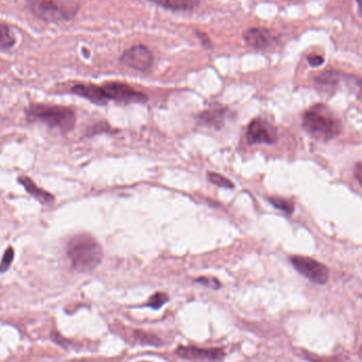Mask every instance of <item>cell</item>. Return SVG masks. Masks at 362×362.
Wrapping results in <instances>:
<instances>
[{
    "mask_svg": "<svg viewBox=\"0 0 362 362\" xmlns=\"http://www.w3.org/2000/svg\"><path fill=\"white\" fill-rule=\"evenodd\" d=\"M103 89L108 99L119 103H144L148 100L146 95L123 83H107L104 85Z\"/></svg>",
    "mask_w": 362,
    "mask_h": 362,
    "instance_id": "cell-7",
    "label": "cell"
},
{
    "mask_svg": "<svg viewBox=\"0 0 362 362\" xmlns=\"http://www.w3.org/2000/svg\"><path fill=\"white\" fill-rule=\"evenodd\" d=\"M208 178L213 185H217V187H225V189H232L234 187L233 183L228 178L223 177L221 174L214 173V172H210L208 174Z\"/></svg>",
    "mask_w": 362,
    "mask_h": 362,
    "instance_id": "cell-19",
    "label": "cell"
},
{
    "mask_svg": "<svg viewBox=\"0 0 362 362\" xmlns=\"http://www.w3.org/2000/svg\"><path fill=\"white\" fill-rule=\"evenodd\" d=\"M67 252L74 269L80 272H93L103 259L102 247L86 233L74 236L68 245Z\"/></svg>",
    "mask_w": 362,
    "mask_h": 362,
    "instance_id": "cell-1",
    "label": "cell"
},
{
    "mask_svg": "<svg viewBox=\"0 0 362 362\" xmlns=\"http://www.w3.org/2000/svg\"><path fill=\"white\" fill-rule=\"evenodd\" d=\"M346 80L348 81L349 86L356 93L357 98L362 102V81L356 76H346Z\"/></svg>",
    "mask_w": 362,
    "mask_h": 362,
    "instance_id": "cell-20",
    "label": "cell"
},
{
    "mask_svg": "<svg viewBox=\"0 0 362 362\" xmlns=\"http://www.w3.org/2000/svg\"><path fill=\"white\" fill-rule=\"evenodd\" d=\"M168 301H169V298H168L165 293H156L150 298L148 303H146V306L153 308V310H159V308H163Z\"/></svg>",
    "mask_w": 362,
    "mask_h": 362,
    "instance_id": "cell-18",
    "label": "cell"
},
{
    "mask_svg": "<svg viewBox=\"0 0 362 362\" xmlns=\"http://www.w3.org/2000/svg\"><path fill=\"white\" fill-rule=\"evenodd\" d=\"M176 353L181 358L193 361H221L225 357L223 349H202L192 346H180Z\"/></svg>",
    "mask_w": 362,
    "mask_h": 362,
    "instance_id": "cell-9",
    "label": "cell"
},
{
    "mask_svg": "<svg viewBox=\"0 0 362 362\" xmlns=\"http://www.w3.org/2000/svg\"><path fill=\"white\" fill-rule=\"evenodd\" d=\"M295 269L316 284H325L329 281V269L327 266L312 257L296 255L291 259Z\"/></svg>",
    "mask_w": 362,
    "mask_h": 362,
    "instance_id": "cell-5",
    "label": "cell"
},
{
    "mask_svg": "<svg viewBox=\"0 0 362 362\" xmlns=\"http://www.w3.org/2000/svg\"><path fill=\"white\" fill-rule=\"evenodd\" d=\"M157 6L173 11H189L199 4V0H148Z\"/></svg>",
    "mask_w": 362,
    "mask_h": 362,
    "instance_id": "cell-14",
    "label": "cell"
},
{
    "mask_svg": "<svg viewBox=\"0 0 362 362\" xmlns=\"http://www.w3.org/2000/svg\"><path fill=\"white\" fill-rule=\"evenodd\" d=\"M120 62L127 67L137 71H148L154 64L152 52L142 45L132 47L120 57Z\"/></svg>",
    "mask_w": 362,
    "mask_h": 362,
    "instance_id": "cell-6",
    "label": "cell"
},
{
    "mask_svg": "<svg viewBox=\"0 0 362 362\" xmlns=\"http://www.w3.org/2000/svg\"><path fill=\"white\" fill-rule=\"evenodd\" d=\"M15 44H16V40L11 32L10 28L0 23V49L8 50L14 47Z\"/></svg>",
    "mask_w": 362,
    "mask_h": 362,
    "instance_id": "cell-16",
    "label": "cell"
},
{
    "mask_svg": "<svg viewBox=\"0 0 362 362\" xmlns=\"http://www.w3.org/2000/svg\"><path fill=\"white\" fill-rule=\"evenodd\" d=\"M278 139L276 127H272L267 121L255 119L249 124L247 129V140L249 144H272Z\"/></svg>",
    "mask_w": 362,
    "mask_h": 362,
    "instance_id": "cell-8",
    "label": "cell"
},
{
    "mask_svg": "<svg viewBox=\"0 0 362 362\" xmlns=\"http://www.w3.org/2000/svg\"><path fill=\"white\" fill-rule=\"evenodd\" d=\"M269 202L274 208L279 209V210L283 211V212L287 213V214H291L293 210H295V206H293V202L285 199V198L270 197Z\"/></svg>",
    "mask_w": 362,
    "mask_h": 362,
    "instance_id": "cell-17",
    "label": "cell"
},
{
    "mask_svg": "<svg viewBox=\"0 0 362 362\" xmlns=\"http://www.w3.org/2000/svg\"><path fill=\"white\" fill-rule=\"evenodd\" d=\"M32 12L46 21L69 19L74 15L72 8L62 0H28Z\"/></svg>",
    "mask_w": 362,
    "mask_h": 362,
    "instance_id": "cell-4",
    "label": "cell"
},
{
    "mask_svg": "<svg viewBox=\"0 0 362 362\" xmlns=\"http://www.w3.org/2000/svg\"><path fill=\"white\" fill-rule=\"evenodd\" d=\"M28 120L40 121L51 127L70 132L76 124V115L64 106L32 105L27 112Z\"/></svg>",
    "mask_w": 362,
    "mask_h": 362,
    "instance_id": "cell-3",
    "label": "cell"
},
{
    "mask_svg": "<svg viewBox=\"0 0 362 362\" xmlns=\"http://www.w3.org/2000/svg\"><path fill=\"white\" fill-rule=\"evenodd\" d=\"M19 182L25 187L28 192H29L31 195H33L34 197L37 198L40 202H42V204H50L54 200V197L51 195L48 192L45 191V189H40L37 185L34 183V181L30 180L29 177H25V176H21L18 178Z\"/></svg>",
    "mask_w": 362,
    "mask_h": 362,
    "instance_id": "cell-13",
    "label": "cell"
},
{
    "mask_svg": "<svg viewBox=\"0 0 362 362\" xmlns=\"http://www.w3.org/2000/svg\"><path fill=\"white\" fill-rule=\"evenodd\" d=\"M308 62L312 67H318L325 63V59L320 55H310L308 57Z\"/></svg>",
    "mask_w": 362,
    "mask_h": 362,
    "instance_id": "cell-23",
    "label": "cell"
},
{
    "mask_svg": "<svg viewBox=\"0 0 362 362\" xmlns=\"http://www.w3.org/2000/svg\"><path fill=\"white\" fill-rule=\"evenodd\" d=\"M195 282L213 289H218L221 286L219 281L214 278H199L195 280Z\"/></svg>",
    "mask_w": 362,
    "mask_h": 362,
    "instance_id": "cell-22",
    "label": "cell"
},
{
    "mask_svg": "<svg viewBox=\"0 0 362 362\" xmlns=\"http://www.w3.org/2000/svg\"><path fill=\"white\" fill-rule=\"evenodd\" d=\"M303 127L313 137L322 141L334 139L341 133V123L323 104H317L305 112Z\"/></svg>",
    "mask_w": 362,
    "mask_h": 362,
    "instance_id": "cell-2",
    "label": "cell"
},
{
    "mask_svg": "<svg viewBox=\"0 0 362 362\" xmlns=\"http://www.w3.org/2000/svg\"><path fill=\"white\" fill-rule=\"evenodd\" d=\"M72 93L89 100L93 103L98 104V105H105L110 101L105 91H104L103 87L95 86V85H76L72 88Z\"/></svg>",
    "mask_w": 362,
    "mask_h": 362,
    "instance_id": "cell-11",
    "label": "cell"
},
{
    "mask_svg": "<svg viewBox=\"0 0 362 362\" xmlns=\"http://www.w3.org/2000/svg\"><path fill=\"white\" fill-rule=\"evenodd\" d=\"M245 42L251 48L264 50L274 42V36L269 30L264 28H251L243 34Z\"/></svg>",
    "mask_w": 362,
    "mask_h": 362,
    "instance_id": "cell-10",
    "label": "cell"
},
{
    "mask_svg": "<svg viewBox=\"0 0 362 362\" xmlns=\"http://www.w3.org/2000/svg\"><path fill=\"white\" fill-rule=\"evenodd\" d=\"M356 1L358 6H361V10L362 11V0H356Z\"/></svg>",
    "mask_w": 362,
    "mask_h": 362,
    "instance_id": "cell-25",
    "label": "cell"
},
{
    "mask_svg": "<svg viewBox=\"0 0 362 362\" xmlns=\"http://www.w3.org/2000/svg\"><path fill=\"white\" fill-rule=\"evenodd\" d=\"M13 259H14V250L10 247V248L6 249L4 257H2L1 263H0V272H1V274H4V272H6V270L10 268Z\"/></svg>",
    "mask_w": 362,
    "mask_h": 362,
    "instance_id": "cell-21",
    "label": "cell"
},
{
    "mask_svg": "<svg viewBox=\"0 0 362 362\" xmlns=\"http://www.w3.org/2000/svg\"><path fill=\"white\" fill-rule=\"evenodd\" d=\"M340 76L334 70H325L316 78V83L320 88L331 90L335 88L339 83Z\"/></svg>",
    "mask_w": 362,
    "mask_h": 362,
    "instance_id": "cell-15",
    "label": "cell"
},
{
    "mask_svg": "<svg viewBox=\"0 0 362 362\" xmlns=\"http://www.w3.org/2000/svg\"><path fill=\"white\" fill-rule=\"evenodd\" d=\"M354 175L355 177H356V180H358V182L361 183L362 187V163H358V165L355 167Z\"/></svg>",
    "mask_w": 362,
    "mask_h": 362,
    "instance_id": "cell-24",
    "label": "cell"
},
{
    "mask_svg": "<svg viewBox=\"0 0 362 362\" xmlns=\"http://www.w3.org/2000/svg\"><path fill=\"white\" fill-rule=\"evenodd\" d=\"M226 110L223 108H213L206 110L199 116V121L208 127L221 129L225 124Z\"/></svg>",
    "mask_w": 362,
    "mask_h": 362,
    "instance_id": "cell-12",
    "label": "cell"
}]
</instances>
